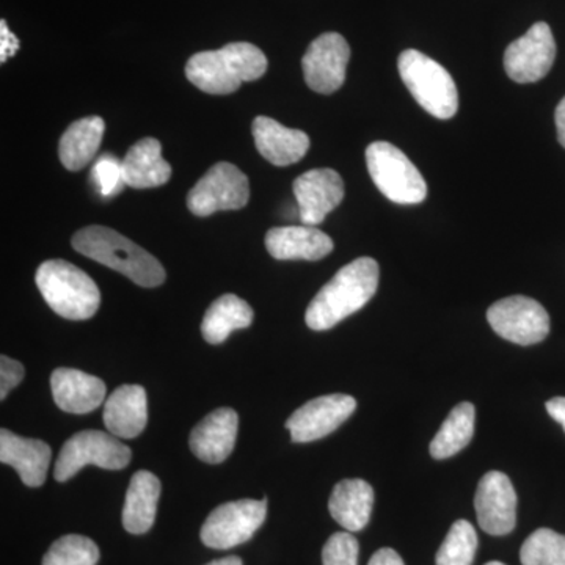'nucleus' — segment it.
Segmentation results:
<instances>
[{
  "mask_svg": "<svg viewBox=\"0 0 565 565\" xmlns=\"http://www.w3.org/2000/svg\"><path fill=\"white\" fill-rule=\"evenodd\" d=\"M379 275L381 270L373 258L355 259L338 270L307 308V326L322 332L362 310L377 291Z\"/></svg>",
  "mask_w": 565,
  "mask_h": 565,
  "instance_id": "obj_1",
  "label": "nucleus"
},
{
  "mask_svg": "<svg viewBox=\"0 0 565 565\" xmlns=\"http://www.w3.org/2000/svg\"><path fill=\"white\" fill-rule=\"evenodd\" d=\"M267 58L252 43H230L217 51L192 55L185 65V76L196 88L210 95H230L244 82L264 76Z\"/></svg>",
  "mask_w": 565,
  "mask_h": 565,
  "instance_id": "obj_2",
  "label": "nucleus"
},
{
  "mask_svg": "<svg viewBox=\"0 0 565 565\" xmlns=\"http://www.w3.org/2000/svg\"><path fill=\"white\" fill-rule=\"evenodd\" d=\"M71 244L74 250L117 270L141 288H156L166 281V269L154 256L106 226L82 228Z\"/></svg>",
  "mask_w": 565,
  "mask_h": 565,
  "instance_id": "obj_3",
  "label": "nucleus"
},
{
  "mask_svg": "<svg viewBox=\"0 0 565 565\" xmlns=\"http://www.w3.org/2000/svg\"><path fill=\"white\" fill-rule=\"evenodd\" d=\"M35 281L52 311L70 321L93 318L102 303L96 282L79 267L63 259L41 264Z\"/></svg>",
  "mask_w": 565,
  "mask_h": 565,
  "instance_id": "obj_4",
  "label": "nucleus"
},
{
  "mask_svg": "<svg viewBox=\"0 0 565 565\" xmlns=\"http://www.w3.org/2000/svg\"><path fill=\"white\" fill-rule=\"evenodd\" d=\"M401 79L424 110L449 120L459 109V93L451 74L440 63L416 50L404 51L397 61Z\"/></svg>",
  "mask_w": 565,
  "mask_h": 565,
  "instance_id": "obj_5",
  "label": "nucleus"
},
{
  "mask_svg": "<svg viewBox=\"0 0 565 565\" xmlns=\"http://www.w3.org/2000/svg\"><path fill=\"white\" fill-rule=\"evenodd\" d=\"M366 166L371 180L390 202L423 203L427 184L414 162L388 141H374L366 150Z\"/></svg>",
  "mask_w": 565,
  "mask_h": 565,
  "instance_id": "obj_6",
  "label": "nucleus"
},
{
  "mask_svg": "<svg viewBox=\"0 0 565 565\" xmlns=\"http://www.w3.org/2000/svg\"><path fill=\"white\" fill-rule=\"evenodd\" d=\"M131 459L129 446L121 444L115 435L102 430H82L63 445L54 476L58 482H66L87 465H96L104 470H122Z\"/></svg>",
  "mask_w": 565,
  "mask_h": 565,
  "instance_id": "obj_7",
  "label": "nucleus"
},
{
  "mask_svg": "<svg viewBox=\"0 0 565 565\" xmlns=\"http://www.w3.org/2000/svg\"><path fill=\"white\" fill-rule=\"evenodd\" d=\"M250 199L248 178L236 166L218 162L207 170L188 195V207L199 217L214 212L237 211L247 206Z\"/></svg>",
  "mask_w": 565,
  "mask_h": 565,
  "instance_id": "obj_8",
  "label": "nucleus"
},
{
  "mask_svg": "<svg viewBox=\"0 0 565 565\" xmlns=\"http://www.w3.org/2000/svg\"><path fill=\"white\" fill-rule=\"evenodd\" d=\"M267 515V500L230 501L207 515L200 537L214 550H230L250 541Z\"/></svg>",
  "mask_w": 565,
  "mask_h": 565,
  "instance_id": "obj_9",
  "label": "nucleus"
},
{
  "mask_svg": "<svg viewBox=\"0 0 565 565\" xmlns=\"http://www.w3.org/2000/svg\"><path fill=\"white\" fill-rule=\"evenodd\" d=\"M490 327L504 340L520 345L542 343L550 333V316L537 300L505 297L487 311Z\"/></svg>",
  "mask_w": 565,
  "mask_h": 565,
  "instance_id": "obj_10",
  "label": "nucleus"
},
{
  "mask_svg": "<svg viewBox=\"0 0 565 565\" xmlns=\"http://www.w3.org/2000/svg\"><path fill=\"white\" fill-rule=\"evenodd\" d=\"M556 58V41L546 22L533 28L509 44L504 54L505 74L516 84H533L544 79Z\"/></svg>",
  "mask_w": 565,
  "mask_h": 565,
  "instance_id": "obj_11",
  "label": "nucleus"
},
{
  "mask_svg": "<svg viewBox=\"0 0 565 565\" xmlns=\"http://www.w3.org/2000/svg\"><path fill=\"white\" fill-rule=\"evenodd\" d=\"M355 408V397L349 394H327L297 408L286 422V427L291 433L292 441L310 444L334 433L345 419L351 418Z\"/></svg>",
  "mask_w": 565,
  "mask_h": 565,
  "instance_id": "obj_12",
  "label": "nucleus"
},
{
  "mask_svg": "<svg viewBox=\"0 0 565 565\" xmlns=\"http://www.w3.org/2000/svg\"><path fill=\"white\" fill-rule=\"evenodd\" d=\"M351 47L340 33L329 32L318 36L305 52L302 68L305 82L311 90L332 95L345 81Z\"/></svg>",
  "mask_w": 565,
  "mask_h": 565,
  "instance_id": "obj_13",
  "label": "nucleus"
},
{
  "mask_svg": "<svg viewBox=\"0 0 565 565\" xmlns=\"http://www.w3.org/2000/svg\"><path fill=\"white\" fill-rule=\"evenodd\" d=\"M479 526L490 535L512 533L516 525V493L511 479L489 471L479 481L475 497Z\"/></svg>",
  "mask_w": 565,
  "mask_h": 565,
  "instance_id": "obj_14",
  "label": "nucleus"
},
{
  "mask_svg": "<svg viewBox=\"0 0 565 565\" xmlns=\"http://www.w3.org/2000/svg\"><path fill=\"white\" fill-rule=\"evenodd\" d=\"M294 195L299 204L300 221L315 226L340 206L344 199V181L332 169H316L294 181Z\"/></svg>",
  "mask_w": 565,
  "mask_h": 565,
  "instance_id": "obj_15",
  "label": "nucleus"
},
{
  "mask_svg": "<svg viewBox=\"0 0 565 565\" xmlns=\"http://www.w3.org/2000/svg\"><path fill=\"white\" fill-rule=\"evenodd\" d=\"M52 396L61 411L73 415H87L106 399V384L102 379L73 370L58 367L51 375Z\"/></svg>",
  "mask_w": 565,
  "mask_h": 565,
  "instance_id": "obj_16",
  "label": "nucleus"
},
{
  "mask_svg": "<svg viewBox=\"0 0 565 565\" xmlns=\"http://www.w3.org/2000/svg\"><path fill=\"white\" fill-rule=\"evenodd\" d=\"M239 416L233 408H217L193 427L191 449L202 462L221 463L236 445Z\"/></svg>",
  "mask_w": 565,
  "mask_h": 565,
  "instance_id": "obj_17",
  "label": "nucleus"
},
{
  "mask_svg": "<svg viewBox=\"0 0 565 565\" xmlns=\"http://www.w3.org/2000/svg\"><path fill=\"white\" fill-rule=\"evenodd\" d=\"M333 241L329 234L315 226H280L266 234V248L278 262H319L333 252Z\"/></svg>",
  "mask_w": 565,
  "mask_h": 565,
  "instance_id": "obj_18",
  "label": "nucleus"
},
{
  "mask_svg": "<svg viewBox=\"0 0 565 565\" xmlns=\"http://www.w3.org/2000/svg\"><path fill=\"white\" fill-rule=\"evenodd\" d=\"M51 459V446L44 441L0 430V462L13 467L25 486L41 487L46 482Z\"/></svg>",
  "mask_w": 565,
  "mask_h": 565,
  "instance_id": "obj_19",
  "label": "nucleus"
},
{
  "mask_svg": "<svg viewBox=\"0 0 565 565\" xmlns=\"http://www.w3.org/2000/svg\"><path fill=\"white\" fill-rule=\"evenodd\" d=\"M252 132L259 154L277 167L292 166L310 150V137L307 134L286 128L274 118H255Z\"/></svg>",
  "mask_w": 565,
  "mask_h": 565,
  "instance_id": "obj_20",
  "label": "nucleus"
},
{
  "mask_svg": "<svg viewBox=\"0 0 565 565\" xmlns=\"http://www.w3.org/2000/svg\"><path fill=\"white\" fill-rule=\"evenodd\" d=\"M147 423L148 403L143 386H118L104 403V424L115 437H139Z\"/></svg>",
  "mask_w": 565,
  "mask_h": 565,
  "instance_id": "obj_21",
  "label": "nucleus"
},
{
  "mask_svg": "<svg viewBox=\"0 0 565 565\" xmlns=\"http://www.w3.org/2000/svg\"><path fill=\"white\" fill-rule=\"evenodd\" d=\"M128 188L152 189L172 178V167L162 158L161 141L147 137L137 141L121 161Z\"/></svg>",
  "mask_w": 565,
  "mask_h": 565,
  "instance_id": "obj_22",
  "label": "nucleus"
},
{
  "mask_svg": "<svg viewBox=\"0 0 565 565\" xmlns=\"http://www.w3.org/2000/svg\"><path fill=\"white\" fill-rule=\"evenodd\" d=\"M374 508V490L363 479H344L334 486L329 511L334 522L349 533H359L370 523Z\"/></svg>",
  "mask_w": 565,
  "mask_h": 565,
  "instance_id": "obj_23",
  "label": "nucleus"
},
{
  "mask_svg": "<svg viewBox=\"0 0 565 565\" xmlns=\"http://www.w3.org/2000/svg\"><path fill=\"white\" fill-rule=\"evenodd\" d=\"M161 481L150 471H137L126 492L122 526L128 533L145 534L154 525Z\"/></svg>",
  "mask_w": 565,
  "mask_h": 565,
  "instance_id": "obj_24",
  "label": "nucleus"
},
{
  "mask_svg": "<svg viewBox=\"0 0 565 565\" xmlns=\"http://www.w3.org/2000/svg\"><path fill=\"white\" fill-rule=\"evenodd\" d=\"M106 122L102 117H87L74 121L63 134L58 156L65 169L79 172L95 159L102 147Z\"/></svg>",
  "mask_w": 565,
  "mask_h": 565,
  "instance_id": "obj_25",
  "label": "nucleus"
},
{
  "mask_svg": "<svg viewBox=\"0 0 565 565\" xmlns=\"http://www.w3.org/2000/svg\"><path fill=\"white\" fill-rule=\"evenodd\" d=\"M253 316L250 305L234 294H225L207 308L202 322L203 338L210 344H222L234 330L250 327Z\"/></svg>",
  "mask_w": 565,
  "mask_h": 565,
  "instance_id": "obj_26",
  "label": "nucleus"
},
{
  "mask_svg": "<svg viewBox=\"0 0 565 565\" xmlns=\"http://www.w3.org/2000/svg\"><path fill=\"white\" fill-rule=\"evenodd\" d=\"M475 405L460 403L452 408L451 414L441 424L440 430L430 444V456L437 460L456 456L470 445L475 435Z\"/></svg>",
  "mask_w": 565,
  "mask_h": 565,
  "instance_id": "obj_27",
  "label": "nucleus"
},
{
  "mask_svg": "<svg viewBox=\"0 0 565 565\" xmlns=\"http://www.w3.org/2000/svg\"><path fill=\"white\" fill-rule=\"evenodd\" d=\"M523 565H565V535L548 527L534 531L520 550Z\"/></svg>",
  "mask_w": 565,
  "mask_h": 565,
  "instance_id": "obj_28",
  "label": "nucleus"
},
{
  "mask_svg": "<svg viewBox=\"0 0 565 565\" xmlns=\"http://www.w3.org/2000/svg\"><path fill=\"white\" fill-rule=\"evenodd\" d=\"M478 550V534L467 520H457L437 553V565H471Z\"/></svg>",
  "mask_w": 565,
  "mask_h": 565,
  "instance_id": "obj_29",
  "label": "nucleus"
},
{
  "mask_svg": "<svg viewBox=\"0 0 565 565\" xmlns=\"http://www.w3.org/2000/svg\"><path fill=\"white\" fill-rule=\"evenodd\" d=\"M99 548L85 535L70 534L55 541L43 557V565H96Z\"/></svg>",
  "mask_w": 565,
  "mask_h": 565,
  "instance_id": "obj_30",
  "label": "nucleus"
},
{
  "mask_svg": "<svg viewBox=\"0 0 565 565\" xmlns=\"http://www.w3.org/2000/svg\"><path fill=\"white\" fill-rule=\"evenodd\" d=\"M92 174L96 189L104 199H111L126 188L121 162L114 156H102L93 166Z\"/></svg>",
  "mask_w": 565,
  "mask_h": 565,
  "instance_id": "obj_31",
  "label": "nucleus"
},
{
  "mask_svg": "<svg viewBox=\"0 0 565 565\" xmlns=\"http://www.w3.org/2000/svg\"><path fill=\"white\" fill-rule=\"evenodd\" d=\"M360 545L351 533H334L322 550L323 565H359Z\"/></svg>",
  "mask_w": 565,
  "mask_h": 565,
  "instance_id": "obj_32",
  "label": "nucleus"
},
{
  "mask_svg": "<svg viewBox=\"0 0 565 565\" xmlns=\"http://www.w3.org/2000/svg\"><path fill=\"white\" fill-rule=\"evenodd\" d=\"M24 379V366L10 356H0V399H6L7 394L21 384Z\"/></svg>",
  "mask_w": 565,
  "mask_h": 565,
  "instance_id": "obj_33",
  "label": "nucleus"
},
{
  "mask_svg": "<svg viewBox=\"0 0 565 565\" xmlns=\"http://www.w3.org/2000/svg\"><path fill=\"white\" fill-rule=\"evenodd\" d=\"M20 50V40L10 32L6 21L0 22V62L6 63Z\"/></svg>",
  "mask_w": 565,
  "mask_h": 565,
  "instance_id": "obj_34",
  "label": "nucleus"
},
{
  "mask_svg": "<svg viewBox=\"0 0 565 565\" xmlns=\"http://www.w3.org/2000/svg\"><path fill=\"white\" fill-rule=\"evenodd\" d=\"M367 565H405L403 557L392 548H382L375 552Z\"/></svg>",
  "mask_w": 565,
  "mask_h": 565,
  "instance_id": "obj_35",
  "label": "nucleus"
},
{
  "mask_svg": "<svg viewBox=\"0 0 565 565\" xmlns=\"http://www.w3.org/2000/svg\"><path fill=\"white\" fill-rule=\"evenodd\" d=\"M548 415L564 427L565 433V397H553L545 404Z\"/></svg>",
  "mask_w": 565,
  "mask_h": 565,
  "instance_id": "obj_36",
  "label": "nucleus"
},
{
  "mask_svg": "<svg viewBox=\"0 0 565 565\" xmlns=\"http://www.w3.org/2000/svg\"><path fill=\"white\" fill-rule=\"evenodd\" d=\"M555 120L557 140H559V143L565 148V98L559 103V106L556 107Z\"/></svg>",
  "mask_w": 565,
  "mask_h": 565,
  "instance_id": "obj_37",
  "label": "nucleus"
},
{
  "mask_svg": "<svg viewBox=\"0 0 565 565\" xmlns=\"http://www.w3.org/2000/svg\"><path fill=\"white\" fill-rule=\"evenodd\" d=\"M206 565H244V563L239 556H226L222 557V559L212 561V563Z\"/></svg>",
  "mask_w": 565,
  "mask_h": 565,
  "instance_id": "obj_38",
  "label": "nucleus"
},
{
  "mask_svg": "<svg viewBox=\"0 0 565 565\" xmlns=\"http://www.w3.org/2000/svg\"><path fill=\"white\" fill-rule=\"evenodd\" d=\"M486 565H505L503 563H498V561H492V563L486 564Z\"/></svg>",
  "mask_w": 565,
  "mask_h": 565,
  "instance_id": "obj_39",
  "label": "nucleus"
}]
</instances>
